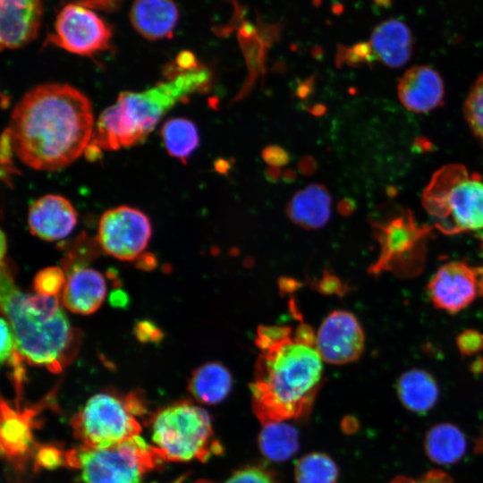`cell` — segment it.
Masks as SVG:
<instances>
[{
  "instance_id": "1",
  "label": "cell",
  "mask_w": 483,
  "mask_h": 483,
  "mask_svg": "<svg viewBox=\"0 0 483 483\" xmlns=\"http://www.w3.org/2000/svg\"><path fill=\"white\" fill-rule=\"evenodd\" d=\"M255 343L258 355L250 392L258 420L267 425L309 411L324 374L313 328L302 319L295 327L259 326Z\"/></svg>"
},
{
  "instance_id": "2",
  "label": "cell",
  "mask_w": 483,
  "mask_h": 483,
  "mask_svg": "<svg viewBox=\"0 0 483 483\" xmlns=\"http://www.w3.org/2000/svg\"><path fill=\"white\" fill-rule=\"evenodd\" d=\"M8 129L15 155L27 166L57 171L84 152L94 134L88 97L64 83L29 90L13 108Z\"/></svg>"
},
{
  "instance_id": "3",
  "label": "cell",
  "mask_w": 483,
  "mask_h": 483,
  "mask_svg": "<svg viewBox=\"0 0 483 483\" xmlns=\"http://www.w3.org/2000/svg\"><path fill=\"white\" fill-rule=\"evenodd\" d=\"M0 301L25 361L59 373L75 356L79 333L64 313L58 297L20 291L1 264Z\"/></svg>"
},
{
  "instance_id": "4",
  "label": "cell",
  "mask_w": 483,
  "mask_h": 483,
  "mask_svg": "<svg viewBox=\"0 0 483 483\" xmlns=\"http://www.w3.org/2000/svg\"><path fill=\"white\" fill-rule=\"evenodd\" d=\"M165 80L140 91H123L116 102L99 115L91 143L101 150H117L143 142L163 116L190 95L208 89L212 73L198 66L182 71L165 68Z\"/></svg>"
},
{
  "instance_id": "5",
  "label": "cell",
  "mask_w": 483,
  "mask_h": 483,
  "mask_svg": "<svg viewBox=\"0 0 483 483\" xmlns=\"http://www.w3.org/2000/svg\"><path fill=\"white\" fill-rule=\"evenodd\" d=\"M422 206L443 233L483 231V180L461 164L445 165L424 189Z\"/></svg>"
},
{
  "instance_id": "6",
  "label": "cell",
  "mask_w": 483,
  "mask_h": 483,
  "mask_svg": "<svg viewBox=\"0 0 483 483\" xmlns=\"http://www.w3.org/2000/svg\"><path fill=\"white\" fill-rule=\"evenodd\" d=\"M151 430L155 447L165 461L205 462L222 452L208 413L189 401L159 411L153 418Z\"/></svg>"
},
{
  "instance_id": "7",
  "label": "cell",
  "mask_w": 483,
  "mask_h": 483,
  "mask_svg": "<svg viewBox=\"0 0 483 483\" xmlns=\"http://www.w3.org/2000/svg\"><path fill=\"white\" fill-rule=\"evenodd\" d=\"M164 460L139 435L116 445L82 446L66 453L67 463L80 470L83 483H144V474Z\"/></svg>"
},
{
  "instance_id": "8",
  "label": "cell",
  "mask_w": 483,
  "mask_h": 483,
  "mask_svg": "<svg viewBox=\"0 0 483 483\" xmlns=\"http://www.w3.org/2000/svg\"><path fill=\"white\" fill-rule=\"evenodd\" d=\"M143 411L136 396L120 398L109 393L91 396L72 419L75 436L83 445L103 448L138 436L140 425L135 418Z\"/></svg>"
},
{
  "instance_id": "9",
  "label": "cell",
  "mask_w": 483,
  "mask_h": 483,
  "mask_svg": "<svg viewBox=\"0 0 483 483\" xmlns=\"http://www.w3.org/2000/svg\"><path fill=\"white\" fill-rule=\"evenodd\" d=\"M376 227L380 252L369 268L371 274L393 271L409 275L420 269L428 228L419 227L410 216L396 217Z\"/></svg>"
},
{
  "instance_id": "10",
  "label": "cell",
  "mask_w": 483,
  "mask_h": 483,
  "mask_svg": "<svg viewBox=\"0 0 483 483\" xmlns=\"http://www.w3.org/2000/svg\"><path fill=\"white\" fill-rule=\"evenodd\" d=\"M152 233L149 218L140 209L118 206L101 216L97 241L108 255L134 260L146 249Z\"/></svg>"
},
{
  "instance_id": "11",
  "label": "cell",
  "mask_w": 483,
  "mask_h": 483,
  "mask_svg": "<svg viewBox=\"0 0 483 483\" xmlns=\"http://www.w3.org/2000/svg\"><path fill=\"white\" fill-rule=\"evenodd\" d=\"M111 30L94 12L84 5L68 4L58 14L55 32L48 41L80 55H91L109 46Z\"/></svg>"
},
{
  "instance_id": "12",
  "label": "cell",
  "mask_w": 483,
  "mask_h": 483,
  "mask_svg": "<svg viewBox=\"0 0 483 483\" xmlns=\"http://www.w3.org/2000/svg\"><path fill=\"white\" fill-rule=\"evenodd\" d=\"M316 344L324 361L343 365L357 360L365 347L363 329L356 317L346 310H335L316 333Z\"/></svg>"
},
{
  "instance_id": "13",
  "label": "cell",
  "mask_w": 483,
  "mask_h": 483,
  "mask_svg": "<svg viewBox=\"0 0 483 483\" xmlns=\"http://www.w3.org/2000/svg\"><path fill=\"white\" fill-rule=\"evenodd\" d=\"M428 292L436 309L458 313L479 295V267L458 260L445 263L429 280Z\"/></svg>"
},
{
  "instance_id": "14",
  "label": "cell",
  "mask_w": 483,
  "mask_h": 483,
  "mask_svg": "<svg viewBox=\"0 0 483 483\" xmlns=\"http://www.w3.org/2000/svg\"><path fill=\"white\" fill-rule=\"evenodd\" d=\"M77 218L76 209L66 198L47 194L30 207L28 226L33 235L53 242L67 237L76 226Z\"/></svg>"
},
{
  "instance_id": "15",
  "label": "cell",
  "mask_w": 483,
  "mask_h": 483,
  "mask_svg": "<svg viewBox=\"0 0 483 483\" xmlns=\"http://www.w3.org/2000/svg\"><path fill=\"white\" fill-rule=\"evenodd\" d=\"M402 105L415 113L429 112L443 103L445 85L439 73L426 65L405 71L397 85Z\"/></svg>"
},
{
  "instance_id": "16",
  "label": "cell",
  "mask_w": 483,
  "mask_h": 483,
  "mask_svg": "<svg viewBox=\"0 0 483 483\" xmlns=\"http://www.w3.org/2000/svg\"><path fill=\"white\" fill-rule=\"evenodd\" d=\"M41 20L38 0H1L0 46L14 49L31 41Z\"/></svg>"
},
{
  "instance_id": "17",
  "label": "cell",
  "mask_w": 483,
  "mask_h": 483,
  "mask_svg": "<svg viewBox=\"0 0 483 483\" xmlns=\"http://www.w3.org/2000/svg\"><path fill=\"white\" fill-rule=\"evenodd\" d=\"M106 296V283L101 273L77 267L66 277L62 291L63 305L70 311L89 315L96 312Z\"/></svg>"
},
{
  "instance_id": "18",
  "label": "cell",
  "mask_w": 483,
  "mask_h": 483,
  "mask_svg": "<svg viewBox=\"0 0 483 483\" xmlns=\"http://www.w3.org/2000/svg\"><path fill=\"white\" fill-rule=\"evenodd\" d=\"M373 61L390 68L403 66L411 58L412 37L402 21L391 19L377 26L368 42Z\"/></svg>"
},
{
  "instance_id": "19",
  "label": "cell",
  "mask_w": 483,
  "mask_h": 483,
  "mask_svg": "<svg viewBox=\"0 0 483 483\" xmlns=\"http://www.w3.org/2000/svg\"><path fill=\"white\" fill-rule=\"evenodd\" d=\"M178 16L173 0H135L130 13L136 30L151 40L171 38Z\"/></svg>"
},
{
  "instance_id": "20",
  "label": "cell",
  "mask_w": 483,
  "mask_h": 483,
  "mask_svg": "<svg viewBox=\"0 0 483 483\" xmlns=\"http://www.w3.org/2000/svg\"><path fill=\"white\" fill-rule=\"evenodd\" d=\"M36 408L14 410L2 398L1 402V449L8 458H21L30 451L33 445V419Z\"/></svg>"
},
{
  "instance_id": "21",
  "label": "cell",
  "mask_w": 483,
  "mask_h": 483,
  "mask_svg": "<svg viewBox=\"0 0 483 483\" xmlns=\"http://www.w3.org/2000/svg\"><path fill=\"white\" fill-rule=\"evenodd\" d=\"M332 199L327 189L318 183L310 184L294 194L288 203V217L306 229L326 225L331 216Z\"/></svg>"
},
{
  "instance_id": "22",
  "label": "cell",
  "mask_w": 483,
  "mask_h": 483,
  "mask_svg": "<svg viewBox=\"0 0 483 483\" xmlns=\"http://www.w3.org/2000/svg\"><path fill=\"white\" fill-rule=\"evenodd\" d=\"M396 392L402 404L416 413L428 411L439 395L438 385L433 375L417 368L406 370L399 377Z\"/></svg>"
},
{
  "instance_id": "23",
  "label": "cell",
  "mask_w": 483,
  "mask_h": 483,
  "mask_svg": "<svg viewBox=\"0 0 483 483\" xmlns=\"http://www.w3.org/2000/svg\"><path fill=\"white\" fill-rule=\"evenodd\" d=\"M232 376L218 362H208L192 371L188 389L200 403L217 404L230 393Z\"/></svg>"
},
{
  "instance_id": "24",
  "label": "cell",
  "mask_w": 483,
  "mask_h": 483,
  "mask_svg": "<svg viewBox=\"0 0 483 483\" xmlns=\"http://www.w3.org/2000/svg\"><path fill=\"white\" fill-rule=\"evenodd\" d=\"M425 446L431 460L440 464H451L464 454L466 439L457 427L445 423L429 430Z\"/></svg>"
},
{
  "instance_id": "25",
  "label": "cell",
  "mask_w": 483,
  "mask_h": 483,
  "mask_svg": "<svg viewBox=\"0 0 483 483\" xmlns=\"http://www.w3.org/2000/svg\"><path fill=\"white\" fill-rule=\"evenodd\" d=\"M167 153L185 163L199 143L196 125L189 119L175 117L167 120L160 130Z\"/></svg>"
},
{
  "instance_id": "26",
  "label": "cell",
  "mask_w": 483,
  "mask_h": 483,
  "mask_svg": "<svg viewBox=\"0 0 483 483\" xmlns=\"http://www.w3.org/2000/svg\"><path fill=\"white\" fill-rule=\"evenodd\" d=\"M258 445L267 458L284 462L298 450V433L284 421L269 423L264 425L258 436Z\"/></svg>"
},
{
  "instance_id": "27",
  "label": "cell",
  "mask_w": 483,
  "mask_h": 483,
  "mask_svg": "<svg viewBox=\"0 0 483 483\" xmlns=\"http://www.w3.org/2000/svg\"><path fill=\"white\" fill-rule=\"evenodd\" d=\"M338 470L334 461L324 453L302 457L295 468L297 483H335Z\"/></svg>"
},
{
  "instance_id": "28",
  "label": "cell",
  "mask_w": 483,
  "mask_h": 483,
  "mask_svg": "<svg viewBox=\"0 0 483 483\" xmlns=\"http://www.w3.org/2000/svg\"><path fill=\"white\" fill-rule=\"evenodd\" d=\"M1 362L12 369V376L18 395L21 394V386L25 379V369L23 360L8 321L1 318Z\"/></svg>"
},
{
  "instance_id": "29",
  "label": "cell",
  "mask_w": 483,
  "mask_h": 483,
  "mask_svg": "<svg viewBox=\"0 0 483 483\" xmlns=\"http://www.w3.org/2000/svg\"><path fill=\"white\" fill-rule=\"evenodd\" d=\"M463 111L472 132L483 143V72L472 85Z\"/></svg>"
},
{
  "instance_id": "30",
  "label": "cell",
  "mask_w": 483,
  "mask_h": 483,
  "mask_svg": "<svg viewBox=\"0 0 483 483\" xmlns=\"http://www.w3.org/2000/svg\"><path fill=\"white\" fill-rule=\"evenodd\" d=\"M66 282L64 270L59 267H48L38 271L33 279V289L36 293L58 297Z\"/></svg>"
},
{
  "instance_id": "31",
  "label": "cell",
  "mask_w": 483,
  "mask_h": 483,
  "mask_svg": "<svg viewBox=\"0 0 483 483\" xmlns=\"http://www.w3.org/2000/svg\"><path fill=\"white\" fill-rule=\"evenodd\" d=\"M194 483H214L199 479ZM225 483H277L272 474L259 467H249L234 472Z\"/></svg>"
},
{
  "instance_id": "32",
  "label": "cell",
  "mask_w": 483,
  "mask_h": 483,
  "mask_svg": "<svg viewBox=\"0 0 483 483\" xmlns=\"http://www.w3.org/2000/svg\"><path fill=\"white\" fill-rule=\"evenodd\" d=\"M15 154L13 139L8 127L3 131L0 147L1 178L4 182L10 183L12 176L15 174V168L13 165V157Z\"/></svg>"
},
{
  "instance_id": "33",
  "label": "cell",
  "mask_w": 483,
  "mask_h": 483,
  "mask_svg": "<svg viewBox=\"0 0 483 483\" xmlns=\"http://www.w3.org/2000/svg\"><path fill=\"white\" fill-rule=\"evenodd\" d=\"M67 463L66 453L53 445H43L37 448L35 464L37 468L56 469Z\"/></svg>"
},
{
  "instance_id": "34",
  "label": "cell",
  "mask_w": 483,
  "mask_h": 483,
  "mask_svg": "<svg viewBox=\"0 0 483 483\" xmlns=\"http://www.w3.org/2000/svg\"><path fill=\"white\" fill-rule=\"evenodd\" d=\"M456 345L462 355L477 354L483 351V334L476 329H466L457 335Z\"/></svg>"
},
{
  "instance_id": "35",
  "label": "cell",
  "mask_w": 483,
  "mask_h": 483,
  "mask_svg": "<svg viewBox=\"0 0 483 483\" xmlns=\"http://www.w3.org/2000/svg\"><path fill=\"white\" fill-rule=\"evenodd\" d=\"M390 483H453L451 477L438 470H430L419 477L398 476Z\"/></svg>"
},
{
  "instance_id": "36",
  "label": "cell",
  "mask_w": 483,
  "mask_h": 483,
  "mask_svg": "<svg viewBox=\"0 0 483 483\" xmlns=\"http://www.w3.org/2000/svg\"><path fill=\"white\" fill-rule=\"evenodd\" d=\"M262 157L267 164L275 168L285 165L290 160L287 151L278 146L266 147L263 149Z\"/></svg>"
},
{
  "instance_id": "37",
  "label": "cell",
  "mask_w": 483,
  "mask_h": 483,
  "mask_svg": "<svg viewBox=\"0 0 483 483\" xmlns=\"http://www.w3.org/2000/svg\"><path fill=\"white\" fill-rule=\"evenodd\" d=\"M136 337L143 343L157 342L163 337L160 329L150 321L142 320L137 323L135 326Z\"/></svg>"
},
{
  "instance_id": "38",
  "label": "cell",
  "mask_w": 483,
  "mask_h": 483,
  "mask_svg": "<svg viewBox=\"0 0 483 483\" xmlns=\"http://www.w3.org/2000/svg\"><path fill=\"white\" fill-rule=\"evenodd\" d=\"M175 65L182 71H190L200 64H198L195 55L191 52L183 51L178 55Z\"/></svg>"
},
{
  "instance_id": "39",
  "label": "cell",
  "mask_w": 483,
  "mask_h": 483,
  "mask_svg": "<svg viewBox=\"0 0 483 483\" xmlns=\"http://www.w3.org/2000/svg\"><path fill=\"white\" fill-rule=\"evenodd\" d=\"M321 285V289L328 293L333 292L334 289L338 290L341 287L340 282L334 276L325 277Z\"/></svg>"
},
{
  "instance_id": "40",
  "label": "cell",
  "mask_w": 483,
  "mask_h": 483,
  "mask_svg": "<svg viewBox=\"0 0 483 483\" xmlns=\"http://www.w3.org/2000/svg\"><path fill=\"white\" fill-rule=\"evenodd\" d=\"M114 0H82L84 3L83 5H96V6H102L106 5L107 4L113 3Z\"/></svg>"
},
{
  "instance_id": "41",
  "label": "cell",
  "mask_w": 483,
  "mask_h": 483,
  "mask_svg": "<svg viewBox=\"0 0 483 483\" xmlns=\"http://www.w3.org/2000/svg\"><path fill=\"white\" fill-rule=\"evenodd\" d=\"M6 250H7L6 238L4 236V232H1V248H0L1 262L4 261Z\"/></svg>"
},
{
  "instance_id": "42",
  "label": "cell",
  "mask_w": 483,
  "mask_h": 483,
  "mask_svg": "<svg viewBox=\"0 0 483 483\" xmlns=\"http://www.w3.org/2000/svg\"><path fill=\"white\" fill-rule=\"evenodd\" d=\"M215 167L219 173H225L228 169L229 164L226 160L221 159L216 162Z\"/></svg>"
},
{
  "instance_id": "43",
  "label": "cell",
  "mask_w": 483,
  "mask_h": 483,
  "mask_svg": "<svg viewBox=\"0 0 483 483\" xmlns=\"http://www.w3.org/2000/svg\"><path fill=\"white\" fill-rule=\"evenodd\" d=\"M180 483V482H179Z\"/></svg>"
}]
</instances>
